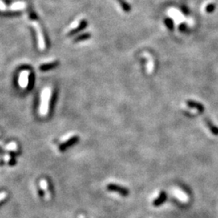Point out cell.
I'll use <instances>...</instances> for the list:
<instances>
[{"label":"cell","instance_id":"1","mask_svg":"<svg viewBox=\"0 0 218 218\" xmlns=\"http://www.w3.org/2000/svg\"><path fill=\"white\" fill-rule=\"evenodd\" d=\"M52 98V88L46 87L42 90L41 94V101L39 106V114L41 116H46L49 113V105Z\"/></svg>","mask_w":218,"mask_h":218},{"label":"cell","instance_id":"2","mask_svg":"<svg viewBox=\"0 0 218 218\" xmlns=\"http://www.w3.org/2000/svg\"><path fill=\"white\" fill-rule=\"evenodd\" d=\"M30 21L32 27L34 28L35 32H36V39H37V44H38V49H40L41 51H43V50H45V48H46V45H45V36H44V34H43L41 24H39V22L37 21V19H36L35 17H33V16L30 17Z\"/></svg>","mask_w":218,"mask_h":218},{"label":"cell","instance_id":"3","mask_svg":"<svg viewBox=\"0 0 218 218\" xmlns=\"http://www.w3.org/2000/svg\"><path fill=\"white\" fill-rule=\"evenodd\" d=\"M29 76H30V71L28 70H24L19 73V79H18L19 87H21L22 89H25L28 87V83H29Z\"/></svg>","mask_w":218,"mask_h":218},{"label":"cell","instance_id":"4","mask_svg":"<svg viewBox=\"0 0 218 218\" xmlns=\"http://www.w3.org/2000/svg\"><path fill=\"white\" fill-rule=\"evenodd\" d=\"M78 141H79V137H78V136H75V135L71 136V137H69L67 139H65L64 141H62V143L59 145L58 150H60V151H64V150H66L67 149H68L69 147H71V146L75 145Z\"/></svg>","mask_w":218,"mask_h":218},{"label":"cell","instance_id":"5","mask_svg":"<svg viewBox=\"0 0 218 218\" xmlns=\"http://www.w3.org/2000/svg\"><path fill=\"white\" fill-rule=\"evenodd\" d=\"M107 189L110 192H115L119 193L122 196H127L129 194V191L126 188H123V187L115 184H107Z\"/></svg>","mask_w":218,"mask_h":218},{"label":"cell","instance_id":"6","mask_svg":"<svg viewBox=\"0 0 218 218\" xmlns=\"http://www.w3.org/2000/svg\"><path fill=\"white\" fill-rule=\"evenodd\" d=\"M83 25V19L80 17L77 18L75 19V21H73L70 25H69L68 28L66 29V33H70V32H72L74 31L77 30L79 29L81 26Z\"/></svg>","mask_w":218,"mask_h":218},{"label":"cell","instance_id":"7","mask_svg":"<svg viewBox=\"0 0 218 218\" xmlns=\"http://www.w3.org/2000/svg\"><path fill=\"white\" fill-rule=\"evenodd\" d=\"M40 186L44 190L45 195H47L48 197H51L53 196V193H54L53 192V188H52V185L49 183V181L46 180H42L40 182Z\"/></svg>","mask_w":218,"mask_h":218},{"label":"cell","instance_id":"8","mask_svg":"<svg viewBox=\"0 0 218 218\" xmlns=\"http://www.w3.org/2000/svg\"><path fill=\"white\" fill-rule=\"evenodd\" d=\"M186 104L188 107L197 110L200 113H204V106L202 103L197 102V101L189 99V100L186 101Z\"/></svg>","mask_w":218,"mask_h":218},{"label":"cell","instance_id":"9","mask_svg":"<svg viewBox=\"0 0 218 218\" xmlns=\"http://www.w3.org/2000/svg\"><path fill=\"white\" fill-rule=\"evenodd\" d=\"M203 120L204 124L207 126V128L209 129V131L215 136H218V127L212 123V121L208 117L204 116Z\"/></svg>","mask_w":218,"mask_h":218},{"label":"cell","instance_id":"10","mask_svg":"<svg viewBox=\"0 0 218 218\" xmlns=\"http://www.w3.org/2000/svg\"><path fill=\"white\" fill-rule=\"evenodd\" d=\"M26 2L24 1H17V2H13L8 6V11H19L25 9Z\"/></svg>","mask_w":218,"mask_h":218},{"label":"cell","instance_id":"11","mask_svg":"<svg viewBox=\"0 0 218 218\" xmlns=\"http://www.w3.org/2000/svg\"><path fill=\"white\" fill-rule=\"evenodd\" d=\"M6 150L8 151L9 155L13 156L15 154L18 153V145L15 142H11L6 146Z\"/></svg>","mask_w":218,"mask_h":218},{"label":"cell","instance_id":"12","mask_svg":"<svg viewBox=\"0 0 218 218\" xmlns=\"http://www.w3.org/2000/svg\"><path fill=\"white\" fill-rule=\"evenodd\" d=\"M57 65H58V62H56V61L44 62L43 64L40 66V69H41V71H48V70H50L53 67H55Z\"/></svg>","mask_w":218,"mask_h":218},{"label":"cell","instance_id":"13","mask_svg":"<svg viewBox=\"0 0 218 218\" xmlns=\"http://www.w3.org/2000/svg\"><path fill=\"white\" fill-rule=\"evenodd\" d=\"M166 199H167V195H166V193H165L164 192H162L160 196L154 201L153 204H154V206H160L162 204L164 203L165 201H166Z\"/></svg>","mask_w":218,"mask_h":218},{"label":"cell","instance_id":"14","mask_svg":"<svg viewBox=\"0 0 218 218\" xmlns=\"http://www.w3.org/2000/svg\"><path fill=\"white\" fill-rule=\"evenodd\" d=\"M116 1L119 2V4H120V7L123 9V11H124L126 13L130 12L131 10H132V7H131L130 5L128 4L125 0H116Z\"/></svg>","mask_w":218,"mask_h":218},{"label":"cell","instance_id":"15","mask_svg":"<svg viewBox=\"0 0 218 218\" xmlns=\"http://www.w3.org/2000/svg\"><path fill=\"white\" fill-rule=\"evenodd\" d=\"M164 24L166 25L168 29L170 31H173L174 30V27H175V24H174V21L173 19H171L169 17H166L164 19Z\"/></svg>","mask_w":218,"mask_h":218},{"label":"cell","instance_id":"16","mask_svg":"<svg viewBox=\"0 0 218 218\" xmlns=\"http://www.w3.org/2000/svg\"><path fill=\"white\" fill-rule=\"evenodd\" d=\"M175 195H176L179 199L181 200L187 201V199H188V198H187V196L184 194V193L182 192H180V191L179 190L175 191Z\"/></svg>","mask_w":218,"mask_h":218},{"label":"cell","instance_id":"17","mask_svg":"<svg viewBox=\"0 0 218 218\" xmlns=\"http://www.w3.org/2000/svg\"><path fill=\"white\" fill-rule=\"evenodd\" d=\"M179 29H180V31L181 32H184V33H188L189 32V28L188 27V25H187L185 23H182V24H180V26H179Z\"/></svg>","mask_w":218,"mask_h":218},{"label":"cell","instance_id":"18","mask_svg":"<svg viewBox=\"0 0 218 218\" xmlns=\"http://www.w3.org/2000/svg\"><path fill=\"white\" fill-rule=\"evenodd\" d=\"M216 9V5L214 3H209L206 6V12L207 13H212L214 10Z\"/></svg>","mask_w":218,"mask_h":218},{"label":"cell","instance_id":"19","mask_svg":"<svg viewBox=\"0 0 218 218\" xmlns=\"http://www.w3.org/2000/svg\"><path fill=\"white\" fill-rule=\"evenodd\" d=\"M8 11V6H6L2 0H0V11L1 12H4V11Z\"/></svg>","mask_w":218,"mask_h":218},{"label":"cell","instance_id":"20","mask_svg":"<svg viewBox=\"0 0 218 218\" xmlns=\"http://www.w3.org/2000/svg\"><path fill=\"white\" fill-rule=\"evenodd\" d=\"M7 163H8L9 166H11V167L15 166V165L16 164V159H15V157L10 156V155H9V158L8 159H7Z\"/></svg>","mask_w":218,"mask_h":218},{"label":"cell","instance_id":"21","mask_svg":"<svg viewBox=\"0 0 218 218\" xmlns=\"http://www.w3.org/2000/svg\"><path fill=\"white\" fill-rule=\"evenodd\" d=\"M7 199V194L6 192L0 193V205H2V204L6 202Z\"/></svg>","mask_w":218,"mask_h":218},{"label":"cell","instance_id":"22","mask_svg":"<svg viewBox=\"0 0 218 218\" xmlns=\"http://www.w3.org/2000/svg\"><path fill=\"white\" fill-rule=\"evenodd\" d=\"M90 37V34L88 33H86L84 35H82V36H78V38L76 39V41H82V40H85V39H87Z\"/></svg>","mask_w":218,"mask_h":218},{"label":"cell","instance_id":"23","mask_svg":"<svg viewBox=\"0 0 218 218\" xmlns=\"http://www.w3.org/2000/svg\"><path fill=\"white\" fill-rule=\"evenodd\" d=\"M37 192H38V195L40 197H44L45 196V192H44V190H43L42 188H41V186H39L38 189H37Z\"/></svg>","mask_w":218,"mask_h":218},{"label":"cell","instance_id":"24","mask_svg":"<svg viewBox=\"0 0 218 218\" xmlns=\"http://www.w3.org/2000/svg\"><path fill=\"white\" fill-rule=\"evenodd\" d=\"M182 11H183V12H184V15H188V14H189L188 8H187V7H185V6H183V7H182Z\"/></svg>","mask_w":218,"mask_h":218},{"label":"cell","instance_id":"25","mask_svg":"<svg viewBox=\"0 0 218 218\" xmlns=\"http://www.w3.org/2000/svg\"><path fill=\"white\" fill-rule=\"evenodd\" d=\"M79 218H85L83 216H79Z\"/></svg>","mask_w":218,"mask_h":218}]
</instances>
